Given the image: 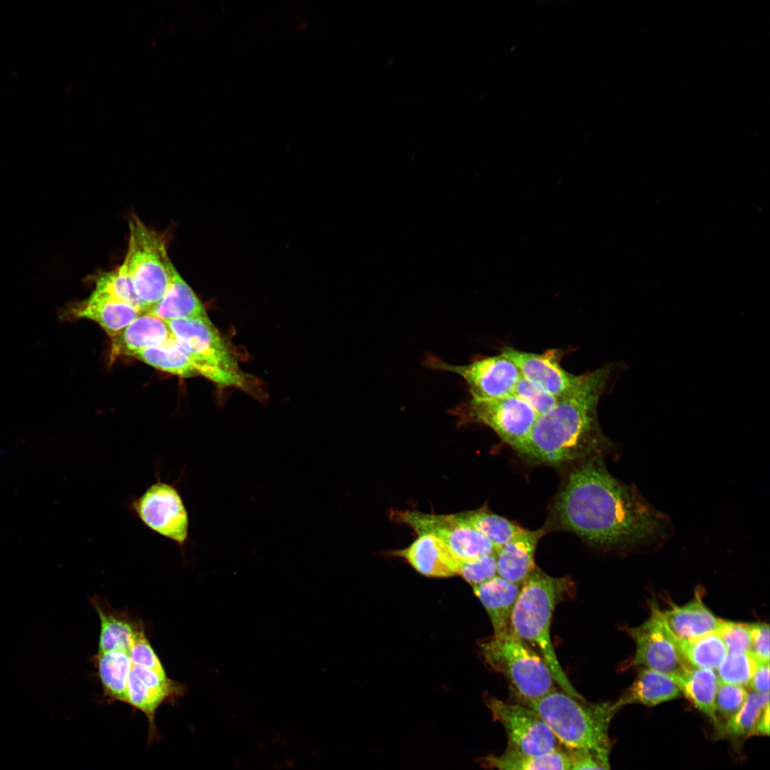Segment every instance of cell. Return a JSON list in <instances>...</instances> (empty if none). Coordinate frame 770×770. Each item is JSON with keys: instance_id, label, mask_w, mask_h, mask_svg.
Instances as JSON below:
<instances>
[{"instance_id": "83f0119b", "label": "cell", "mask_w": 770, "mask_h": 770, "mask_svg": "<svg viewBox=\"0 0 770 770\" xmlns=\"http://www.w3.org/2000/svg\"><path fill=\"white\" fill-rule=\"evenodd\" d=\"M455 515L461 522L488 538L497 550L523 529L484 508L455 513Z\"/></svg>"}, {"instance_id": "ffe728a7", "label": "cell", "mask_w": 770, "mask_h": 770, "mask_svg": "<svg viewBox=\"0 0 770 770\" xmlns=\"http://www.w3.org/2000/svg\"><path fill=\"white\" fill-rule=\"evenodd\" d=\"M174 338L166 322L148 313L141 314L111 338V359L118 356H133L141 350L164 344Z\"/></svg>"}, {"instance_id": "3957f363", "label": "cell", "mask_w": 770, "mask_h": 770, "mask_svg": "<svg viewBox=\"0 0 770 770\" xmlns=\"http://www.w3.org/2000/svg\"><path fill=\"white\" fill-rule=\"evenodd\" d=\"M573 588L570 577H552L536 568L522 585L513 611L510 630L543 658L555 682L565 693L585 700L563 669L550 637L555 607L570 595Z\"/></svg>"}, {"instance_id": "9c48e42d", "label": "cell", "mask_w": 770, "mask_h": 770, "mask_svg": "<svg viewBox=\"0 0 770 770\" xmlns=\"http://www.w3.org/2000/svg\"><path fill=\"white\" fill-rule=\"evenodd\" d=\"M451 413L461 423H477L491 428L515 451L526 440L538 415L513 394L504 397L471 398L456 406Z\"/></svg>"}, {"instance_id": "30bf717a", "label": "cell", "mask_w": 770, "mask_h": 770, "mask_svg": "<svg viewBox=\"0 0 770 770\" xmlns=\"http://www.w3.org/2000/svg\"><path fill=\"white\" fill-rule=\"evenodd\" d=\"M394 521L409 526L418 535H431L443 542L460 561L493 555L496 547L482 534L461 522L455 514H431L392 510Z\"/></svg>"}, {"instance_id": "ba28073f", "label": "cell", "mask_w": 770, "mask_h": 770, "mask_svg": "<svg viewBox=\"0 0 770 770\" xmlns=\"http://www.w3.org/2000/svg\"><path fill=\"white\" fill-rule=\"evenodd\" d=\"M126 508L149 530L172 542L183 553L190 541V519L176 483L164 481L158 472L156 480Z\"/></svg>"}, {"instance_id": "f546056e", "label": "cell", "mask_w": 770, "mask_h": 770, "mask_svg": "<svg viewBox=\"0 0 770 770\" xmlns=\"http://www.w3.org/2000/svg\"><path fill=\"white\" fill-rule=\"evenodd\" d=\"M678 645L685 660L694 668L715 669L728 652L717 632L695 640L678 642Z\"/></svg>"}, {"instance_id": "ac0fdd59", "label": "cell", "mask_w": 770, "mask_h": 770, "mask_svg": "<svg viewBox=\"0 0 770 770\" xmlns=\"http://www.w3.org/2000/svg\"><path fill=\"white\" fill-rule=\"evenodd\" d=\"M660 615L665 626L677 642L695 640L716 632L721 619L717 618L704 604L700 592L685 605L672 604Z\"/></svg>"}, {"instance_id": "44dd1931", "label": "cell", "mask_w": 770, "mask_h": 770, "mask_svg": "<svg viewBox=\"0 0 770 770\" xmlns=\"http://www.w3.org/2000/svg\"><path fill=\"white\" fill-rule=\"evenodd\" d=\"M522 585L498 575L473 587L474 594L486 609L495 635L510 632L513 611Z\"/></svg>"}, {"instance_id": "4316f807", "label": "cell", "mask_w": 770, "mask_h": 770, "mask_svg": "<svg viewBox=\"0 0 770 770\" xmlns=\"http://www.w3.org/2000/svg\"><path fill=\"white\" fill-rule=\"evenodd\" d=\"M570 756L558 749L543 754L528 756L510 748L499 756L485 757L486 764L497 770H569Z\"/></svg>"}, {"instance_id": "8992f818", "label": "cell", "mask_w": 770, "mask_h": 770, "mask_svg": "<svg viewBox=\"0 0 770 770\" xmlns=\"http://www.w3.org/2000/svg\"><path fill=\"white\" fill-rule=\"evenodd\" d=\"M128 243L123 263L135 294L148 313L163 297L175 270L163 234L147 226L138 216L128 220Z\"/></svg>"}, {"instance_id": "e0dca14e", "label": "cell", "mask_w": 770, "mask_h": 770, "mask_svg": "<svg viewBox=\"0 0 770 770\" xmlns=\"http://www.w3.org/2000/svg\"><path fill=\"white\" fill-rule=\"evenodd\" d=\"M420 574L431 578H449L458 575L460 560L440 539L420 535L409 546L393 551Z\"/></svg>"}, {"instance_id": "e575fe53", "label": "cell", "mask_w": 770, "mask_h": 770, "mask_svg": "<svg viewBox=\"0 0 770 770\" xmlns=\"http://www.w3.org/2000/svg\"><path fill=\"white\" fill-rule=\"evenodd\" d=\"M458 575L472 587L491 580L497 575L495 554L460 561Z\"/></svg>"}, {"instance_id": "d6a6232c", "label": "cell", "mask_w": 770, "mask_h": 770, "mask_svg": "<svg viewBox=\"0 0 770 770\" xmlns=\"http://www.w3.org/2000/svg\"><path fill=\"white\" fill-rule=\"evenodd\" d=\"M759 661L750 652H727L717 667L719 682L743 687L749 684Z\"/></svg>"}, {"instance_id": "74e56055", "label": "cell", "mask_w": 770, "mask_h": 770, "mask_svg": "<svg viewBox=\"0 0 770 770\" xmlns=\"http://www.w3.org/2000/svg\"><path fill=\"white\" fill-rule=\"evenodd\" d=\"M749 692L745 687L719 682L715 697V709L727 719L744 704Z\"/></svg>"}, {"instance_id": "5b68a950", "label": "cell", "mask_w": 770, "mask_h": 770, "mask_svg": "<svg viewBox=\"0 0 770 770\" xmlns=\"http://www.w3.org/2000/svg\"><path fill=\"white\" fill-rule=\"evenodd\" d=\"M166 322L197 375L221 389L262 394L256 379L243 371L230 344L208 316Z\"/></svg>"}, {"instance_id": "277c9868", "label": "cell", "mask_w": 770, "mask_h": 770, "mask_svg": "<svg viewBox=\"0 0 770 770\" xmlns=\"http://www.w3.org/2000/svg\"><path fill=\"white\" fill-rule=\"evenodd\" d=\"M517 699L535 711L567 748L610 766L608 727L617 712L612 704L587 703L556 690L536 699Z\"/></svg>"}, {"instance_id": "ab89813d", "label": "cell", "mask_w": 770, "mask_h": 770, "mask_svg": "<svg viewBox=\"0 0 770 770\" xmlns=\"http://www.w3.org/2000/svg\"><path fill=\"white\" fill-rule=\"evenodd\" d=\"M749 685L754 692L769 693V662L759 661Z\"/></svg>"}, {"instance_id": "cb8c5ba5", "label": "cell", "mask_w": 770, "mask_h": 770, "mask_svg": "<svg viewBox=\"0 0 770 770\" xmlns=\"http://www.w3.org/2000/svg\"><path fill=\"white\" fill-rule=\"evenodd\" d=\"M148 313L165 322L207 316L197 295L176 269L163 297Z\"/></svg>"}, {"instance_id": "1f68e13d", "label": "cell", "mask_w": 770, "mask_h": 770, "mask_svg": "<svg viewBox=\"0 0 770 770\" xmlns=\"http://www.w3.org/2000/svg\"><path fill=\"white\" fill-rule=\"evenodd\" d=\"M768 707L769 693L751 692L741 709L727 720L721 730L735 737L751 734L759 718Z\"/></svg>"}, {"instance_id": "603a6c76", "label": "cell", "mask_w": 770, "mask_h": 770, "mask_svg": "<svg viewBox=\"0 0 770 770\" xmlns=\"http://www.w3.org/2000/svg\"><path fill=\"white\" fill-rule=\"evenodd\" d=\"M681 694L679 688L669 677L642 667L632 684L612 704L617 711L625 705L635 703L652 707L675 699Z\"/></svg>"}, {"instance_id": "d590c367", "label": "cell", "mask_w": 770, "mask_h": 770, "mask_svg": "<svg viewBox=\"0 0 770 770\" xmlns=\"http://www.w3.org/2000/svg\"><path fill=\"white\" fill-rule=\"evenodd\" d=\"M717 632L723 640L728 652H750V624L721 620Z\"/></svg>"}, {"instance_id": "4dcf8cb0", "label": "cell", "mask_w": 770, "mask_h": 770, "mask_svg": "<svg viewBox=\"0 0 770 770\" xmlns=\"http://www.w3.org/2000/svg\"><path fill=\"white\" fill-rule=\"evenodd\" d=\"M93 292L126 303L142 313H146L143 304L135 294L132 279L122 265L99 274L95 279Z\"/></svg>"}, {"instance_id": "6da1fadb", "label": "cell", "mask_w": 770, "mask_h": 770, "mask_svg": "<svg viewBox=\"0 0 770 770\" xmlns=\"http://www.w3.org/2000/svg\"><path fill=\"white\" fill-rule=\"evenodd\" d=\"M555 526L602 549H629L661 542L667 517L632 485L615 478L602 457L587 458L568 473L553 508Z\"/></svg>"}, {"instance_id": "60d3db41", "label": "cell", "mask_w": 770, "mask_h": 770, "mask_svg": "<svg viewBox=\"0 0 770 770\" xmlns=\"http://www.w3.org/2000/svg\"><path fill=\"white\" fill-rule=\"evenodd\" d=\"M570 758L569 770H610L609 766L587 754L574 753Z\"/></svg>"}, {"instance_id": "9a60e30c", "label": "cell", "mask_w": 770, "mask_h": 770, "mask_svg": "<svg viewBox=\"0 0 770 770\" xmlns=\"http://www.w3.org/2000/svg\"><path fill=\"white\" fill-rule=\"evenodd\" d=\"M500 354L515 364L521 376L539 384L558 400L572 392L582 378V375H574L560 365L555 350L538 354L505 347Z\"/></svg>"}, {"instance_id": "7a4b0ae2", "label": "cell", "mask_w": 770, "mask_h": 770, "mask_svg": "<svg viewBox=\"0 0 770 770\" xmlns=\"http://www.w3.org/2000/svg\"><path fill=\"white\" fill-rule=\"evenodd\" d=\"M607 371L602 367L582 374L572 392L538 416L516 450L519 455L530 463L555 467L602 457L610 443L600 428L597 406Z\"/></svg>"}, {"instance_id": "2e32d148", "label": "cell", "mask_w": 770, "mask_h": 770, "mask_svg": "<svg viewBox=\"0 0 770 770\" xmlns=\"http://www.w3.org/2000/svg\"><path fill=\"white\" fill-rule=\"evenodd\" d=\"M141 314L143 313L130 304L92 292L86 300L62 310L59 318L92 320L113 338Z\"/></svg>"}, {"instance_id": "8d00e7d4", "label": "cell", "mask_w": 770, "mask_h": 770, "mask_svg": "<svg viewBox=\"0 0 770 770\" xmlns=\"http://www.w3.org/2000/svg\"><path fill=\"white\" fill-rule=\"evenodd\" d=\"M128 655L133 665L147 668L162 677H168L160 660L146 637L144 630H141L136 636Z\"/></svg>"}, {"instance_id": "484cf974", "label": "cell", "mask_w": 770, "mask_h": 770, "mask_svg": "<svg viewBox=\"0 0 770 770\" xmlns=\"http://www.w3.org/2000/svg\"><path fill=\"white\" fill-rule=\"evenodd\" d=\"M97 674L107 702H128V679L132 666L128 654L121 652H98Z\"/></svg>"}, {"instance_id": "52a82bcc", "label": "cell", "mask_w": 770, "mask_h": 770, "mask_svg": "<svg viewBox=\"0 0 770 770\" xmlns=\"http://www.w3.org/2000/svg\"><path fill=\"white\" fill-rule=\"evenodd\" d=\"M485 663L502 674L517 698L536 699L555 690L553 675L543 658L511 632L479 645Z\"/></svg>"}, {"instance_id": "7c38bea8", "label": "cell", "mask_w": 770, "mask_h": 770, "mask_svg": "<svg viewBox=\"0 0 770 770\" xmlns=\"http://www.w3.org/2000/svg\"><path fill=\"white\" fill-rule=\"evenodd\" d=\"M424 365L433 370L458 374L466 381L471 398L489 399L513 394L521 376L515 364L502 354L485 357L463 365L446 362L428 355Z\"/></svg>"}, {"instance_id": "836d02e7", "label": "cell", "mask_w": 770, "mask_h": 770, "mask_svg": "<svg viewBox=\"0 0 770 770\" xmlns=\"http://www.w3.org/2000/svg\"><path fill=\"white\" fill-rule=\"evenodd\" d=\"M513 394L527 404L538 416L550 411L558 399L539 384L521 376Z\"/></svg>"}, {"instance_id": "d4e9b609", "label": "cell", "mask_w": 770, "mask_h": 770, "mask_svg": "<svg viewBox=\"0 0 770 770\" xmlns=\"http://www.w3.org/2000/svg\"><path fill=\"white\" fill-rule=\"evenodd\" d=\"M681 693L704 714L715 726H719L715 709V697L719 684L717 674L712 669L691 668L682 675L672 679Z\"/></svg>"}, {"instance_id": "7402d4cb", "label": "cell", "mask_w": 770, "mask_h": 770, "mask_svg": "<svg viewBox=\"0 0 770 770\" xmlns=\"http://www.w3.org/2000/svg\"><path fill=\"white\" fill-rule=\"evenodd\" d=\"M91 602L100 619L98 652H121L129 654L138 633L144 630L140 622L113 610L98 597Z\"/></svg>"}, {"instance_id": "f1b7e54d", "label": "cell", "mask_w": 770, "mask_h": 770, "mask_svg": "<svg viewBox=\"0 0 770 770\" xmlns=\"http://www.w3.org/2000/svg\"><path fill=\"white\" fill-rule=\"evenodd\" d=\"M133 357L160 371L182 378L197 375L175 338L164 344L141 350Z\"/></svg>"}, {"instance_id": "8fae6325", "label": "cell", "mask_w": 770, "mask_h": 770, "mask_svg": "<svg viewBox=\"0 0 770 770\" xmlns=\"http://www.w3.org/2000/svg\"><path fill=\"white\" fill-rule=\"evenodd\" d=\"M636 645L634 657L624 667L640 666L667 675L679 677L691 668L680 652L678 642L660 615V609L651 605L650 617L638 627L627 628Z\"/></svg>"}, {"instance_id": "5bb4252c", "label": "cell", "mask_w": 770, "mask_h": 770, "mask_svg": "<svg viewBox=\"0 0 770 770\" xmlns=\"http://www.w3.org/2000/svg\"><path fill=\"white\" fill-rule=\"evenodd\" d=\"M184 692L182 684L168 677H162L147 668L132 664L128 679L127 704L145 715L149 743L160 739L155 721L160 706L165 702H175Z\"/></svg>"}, {"instance_id": "b9f144b4", "label": "cell", "mask_w": 770, "mask_h": 770, "mask_svg": "<svg viewBox=\"0 0 770 770\" xmlns=\"http://www.w3.org/2000/svg\"><path fill=\"white\" fill-rule=\"evenodd\" d=\"M769 733V707H766L759 718L751 733L768 736Z\"/></svg>"}, {"instance_id": "f35d334b", "label": "cell", "mask_w": 770, "mask_h": 770, "mask_svg": "<svg viewBox=\"0 0 770 770\" xmlns=\"http://www.w3.org/2000/svg\"><path fill=\"white\" fill-rule=\"evenodd\" d=\"M750 652L760 662H769V626L767 623H751Z\"/></svg>"}, {"instance_id": "d6986e66", "label": "cell", "mask_w": 770, "mask_h": 770, "mask_svg": "<svg viewBox=\"0 0 770 770\" xmlns=\"http://www.w3.org/2000/svg\"><path fill=\"white\" fill-rule=\"evenodd\" d=\"M544 529H523L495 553L497 575L522 585L536 569L535 553Z\"/></svg>"}, {"instance_id": "4fadbf2b", "label": "cell", "mask_w": 770, "mask_h": 770, "mask_svg": "<svg viewBox=\"0 0 770 770\" xmlns=\"http://www.w3.org/2000/svg\"><path fill=\"white\" fill-rule=\"evenodd\" d=\"M493 718L504 727L508 748L528 756L546 754L558 749V740L543 719L530 708L496 697L486 700Z\"/></svg>"}]
</instances>
